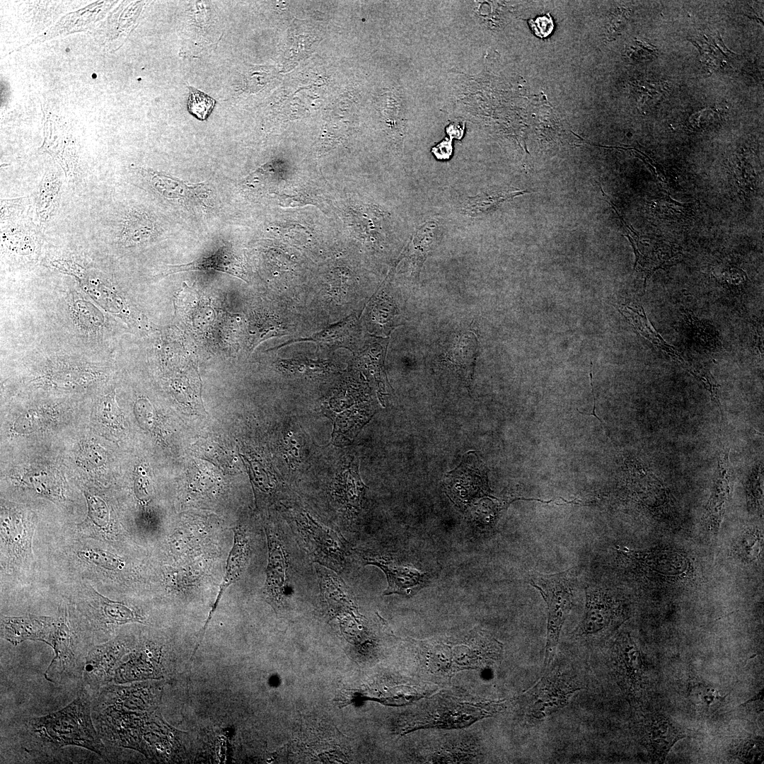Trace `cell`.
<instances>
[{
    "label": "cell",
    "mask_w": 764,
    "mask_h": 764,
    "mask_svg": "<svg viewBox=\"0 0 764 764\" xmlns=\"http://www.w3.org/2000/svg\"><path fill=\"white\" fill-rule=\"evenodd\" d=\"M82 692L62 710L27 721L24 738L28 750L48 754L75 745L105 756V746L92 723L89 695L84 688Z\"/></svg>",
    "instance_id": "cell-1"
},
{
    "label": "cell",
    "mask_w": 764,
    "mask_h": 764,
    "mask_svg": "<svg viewBox=\"0 0 764 764\" xmlns=\"http://www.w3.org/2000/svg\"><path fill=\"white\" fill-rule=\"evenodd\" d=\"M577 581L574 567L554 574H543L533 570L527 574L526 581L540 592L547 605V639L543 671L549 667L555 657L562 627L573 606Z\"/></svg>",
    "instance_id": "cell-2"
},
{
    "label": "cell",
    "mask_w": 764,
    "mask_h": 764,
    "mask_svg": "<svg viewBox=\"0 0 764 764\" xmlns=\"http://www.w3.org/2000/svg\"><path fill=\"white\" fill-rule=\"evenodd\" d=\"M294 519L311 559L334 571H342L349 548L344 538L306 511L296 512Z\"/></svg>",
    "instance_id": "cell-3"
},
{
    "label": "cell",
    "mask_w": 764,
    "mask_h": 764,
    "mask_svg": "<svg viewBox=\"0 0 764 764\" xmlns=\"http://www.w3.org/2000/svg\"><path fill=\"white\" fill-rule=\"evenodd\" d=\"M432 706L422 710L412 717V729L417 727H455L465 725L478 719L494 714L503 707L502 701L484 700L476 702L446 700L445 705L434 700Z\"/></svg>",
    "instance_id": "cell-4"
},
{
    "label": "cell",
    "mask_w": 764,
    "mask_h": 764,
    "mask_svg": "<svg viewBox=\"0 0 764 764\" xmlns=\"http://www.w3.org/2000/svg\"><path fill=\"white\" fill-rule=\"evenodd\" d=\"M585 595L584 616L576 634L581 638L591 639L601 635L613 625L618 606L612 596L601 588L589 586Z\"/></svg>",
    "instance_id": "cell-5"
},
{
    "label": "cell",
    "mask_w": 764,
    "mask_h": 764,
    "mask_svg": "<svg viewBox=\"0 0 764 764\" xmlns=\"http://www.w3.org/2000/svg\"><path fill=\"white\" fill-rule=\"evenodd\" d=\"M123 653V645L117 639L89 650L82 672L83 688L88 687L91 690H98L113 681L117 664Z\"/></svg>",
    "instance_id": "cell-6"
},
{
    "label": "cell",
    "mask_w": 764,
    "mask_h": 764,
    "mask_svg": "<svg viewBox=\"0 0 764 764\" xmlns=\"http://www.w3.org/2000/svg\"><path fill=\"white\" fill-rule=\"evenodd\" d=\"M247 530L241 525H238L234 530L233 543L230 550L225 569V574L219 586L216 598L209 613L208 617L201 630L199 639L195 647L192 656L200 645L208 625L216 611L221 598L226 589L236 582L244 572L250 554V540Z\"/></svg>",
    "instance_id": "cell-7"
},
{
    "label": "cell",
    "mask_w": 764,
    "mask_h": 764,
    "mask_svg": "<svg viewBox=\"0 0 764 764\" xmlns=\"http://www.w3.org/2000/svg\"><path fill=\"white\" fill-rule=\"evenodd\" d=\"M268 546V562L266 569L265 594L267 599L275 608L281 607L286 592V552L276 532L270 528L266 531Z\"/></svg>",
    "instance_id": "cell-8"
},
{
    "label": "cell",
    "mask_w": 764,
    "mask_h": 764,
    "mask_svg": "<svg viewBox=\"0 0 764 764\" xmlns=\"http://www.w3.org/2000/svg\"><path fill=\"white\" fill-rule=\"evenodd\" d=\"M55 627L54 620L47 617H5L1 620L2 637L13 644L26 639L49 644Z\"/></svg>",
    "instance_id": "cell-9"
},
{
    "label": "cell",
    "mask_w": 764,
    "mask_h": 764,
    "mask_svg": "<svg viewBox=\"0 0 764 764\" xmlns=\"http://www.w3.org/2000/svg\"><path fill=\"white\" fill-rule=\"evenodd\" d=\"M683 737L681 730L662 716H653L643 726V743L652 760L659 763L664 762L672 746Z\"/></svg>",
    "instance_id": "cell-10"
},
{
    "label": "cell",
    "mask_w": 764,
    "mask_h": 764,
    "mask_svg": "<svg viewBox=\"0 0 764 764\" xmlns=\"http://www.w3.org/2000/svg\"><path fill=\"white\" fill-rule=\"evenodd\" d=\"M615 666L620 680L632 690L641 686L643 664L641 653L628 633H622L614 647Z\"/></svg>",
    "instance_id": "cell-11"
},
{
    "label": "cell",
    "mask_w": 764,
    "mask_h": 764,
    "mask_svg": "<svg viewBox=\"0 0 764 764\" xmlns=\"http://www.w3.org/2000/svg\"><path fill=\"white\" fill-rule=\"evenodd\" d=\"M540 682L530 690L536 702L534 705L540 712H550L565 705L570 695L578 690L557 673L544 676Z\"/></svg>",
    "instance_id": "cell-12"
},
{
    "label": "cell",
    "mask_w": 764,
    "mask_h": 764,
    "mask_svg": "<svg viewBox=\"0 0 764 764\" xmlns=\"http://www.w3.org/2000/svg\"><path fill=\"white\" fill-rule=\"evenodd\" d=\"M363 558L366 565L377 566L385 573L388 585L384 595L407 593V590L419 585L424 578V574L413 568L399 565L386 559L369 557Z\"/></svg>",
    "instance_id": "cell-13"
},
{
    "label": "cell",
    "mask_w": 764,
    "mask_h": 764,
    "mask_svg": "<svg viewBox=\"0 0 764 764\" xmlns=\"http://www.w3.org/2000/svg\"><path fill=\"white\" fill-rule=\"evenodd\" d=\"M729 448H724L717 458V475L708 504L707 514L715 524L719 523L730 494V479L732 470L729 459Z\"/></svg>",
    "instance_id": "cell-14"
},
{
    "label": "cell",
    "mask_w": 764,
    "mask_h": 764,
    "mask_svg": "<svg viewBox=\"0 0 764 764\" xmlns=\"http://www.w3.org/2000/svg\"><path fill=\"white\" fill-rule=\"evenodd\" d=\"M526 193L530 192L527 190L514 189L481 193L466 198L462 210L464 214L470 216H481L494 211L504 202Z\"/></svg>",
    "instance_id": "cell-15"
},
{
    "label": "cell",
    "mask_w": 764,
    "mask_h": 764,
    "mask_svg": "<svg viewBox=\"0 0 764 764\" xmlns=\"http://www.w3.org/2000/svg\"><path fill=\"white\" fill-rule=\"evenodd\" d=\"M349 470L338 484L337 496L347 508L357 510L361 503L364 486L357 471Z\"/></svg>",
    "instance_id": "cell-16"
},
{
    "label": "cell",
    "mask_w": 764,
    "mask_h": 764,
    "mask_svg": "<svg viewBox=\"0 0 764 764\" xmlns=\"http://www.w3.org/2000/svg\"><path fill=\"white\" fill-rule=\"evenodd\" d=\"M476 338L471 335H463L447 354V359L469 376L476 354Z\"/></svg>",
    "instance_id": "cell-17"
},
{
    "label": "cell",
    "mask_w": 764,
    "mask_h": 764,
    "mask_svg": "<svg viewBox=\"0 0 764 764\" xmlns=\"http://www.w3.org/2000/svg\"><path fill=\"white\" fill-rule=\"evenodd\" d=\"M13 518L8 514L1 515V536L7 543L14 545L15 548L25 549L30 551V541L33 532L28 531L20 521L19 518Z\"/></svg>",
    "instance_id": "cell-18"
},
{
    "label": "cell",
    "mask_w": 764,
    "mask_h": 764,
    "mask_svg": "<svg viewBox=\"0 0 764 764\" xmlns=\"http://www.w3.org/2000/svg\"><path fill=\"white\" fill-rule=\"evenodd\" d=\"M101 610L108 624L122 625L133 622H141V618L129 607L122 603L108 599L98 594Z\"/></svg>",
    "instance_id": "cell-19"
},
{
    "label": "cell",
    "mask_w": 764,
    "mask_h": 764,
    "mask_svg": "<svg viewBox=\"0 0 764 764\" xmlns=\"http://www.w3.org/2000/svg\"><path fill=\"white\" fill-rule=\"evenodd\" d=\"M188 88V111L200 120H206L214 108L215 100L192 86Z\"/></svg>",
    "instance_id": "cell-20"
},
{
    "label": "cell",
    "mask_w": 764,
    "mask_h": 764,
    "mask_svg": "<svg viewBox=\"0 0 764 764\" xmlns=\"http://www.w3.org/2000/svg\"><path fill=\"white\" fill-rule=\"evenodd\" d=\"M88 516L93 525L98 529H106L110 523V512L105 502L96 496L86 494Z\"/></svg>",
    "instance_id": "cell-21"
},
{
    "label": "cell",
    "mask_w": 764,
    "mask_h": 764,
    "mask_svg": "<svg viewBox=\"0 0 764 764\" xmlns=\"http://www.w3.org/2000/svg\"><path fill=\"white\" fill-rule=\"evenodd\" d=\"M688 695L693 704L707 709L723 699L714 688L703 683L693 684Z\"/></svg>",
    "instance_id": "cell-22"
},
{
    "label": "cell",
    "mask_w": 764,
    "mask_h": 764,
    "mask_svg": "<svg viewBox=\"0 0 764 764\" xmlns=\"http://www.w3.org/2000/svg\"><path fill=\"white\" fill-rule=\"evenodd\" d=\"M81 557L93 564L108 570L122 567V561L110 552L97 548H87L81 552Z\"/></svg>",
    "instance_id": "cell-23"
},
{
    "label": "cell",
    "mask_w": 764,
    "mask_h": 764,
    "mask_svg": "<svg viewBox=\"0 0 764 764\" xmlns=\"http://www.w3.org/2000/svg\"><path fill=\"white\" fill-rule=\"evenodd\" d=\"M350 328V320L343 321L315 335L310 338V340L319 343H329V345H340L348 337Z\"/></svg>",
    "instance_id": "cell-24"
},
{
    "label": "cell",
    "mask_w": 764,
    "mask_h": 764,
    "mask_svg": "<svg viewBox=\"0 0 764 764\" xmlns=\"http://www.w3.org/2000/svg\"><path fill=\"white\" fill-rule=\"evenodd\" d=\"M739 758L745 763L761 762L763 757V743L760 740L748 739L738 747Z\"/></svg>",
    "instance_id": "cell-25"
},
{
    "label": "cell",
    "mask_w": 764,
    "mask_h": 764,
    "mask_svg": "<svg viewBox=\"0 0 764 764\" xmlns=\"http://www.w3.org/2000/svg\"><path fill=\"white\" fill-rule=\"evenodd\" d=\"M100 412L105 423L112 427L119 424L120 415L115 399L114 391L109 392L102 398Z\"/></svg>",
    "instance_id": "cell-26"
},
{
    "label": "cell",
    "mask_w": 764,
    "mask_h": 764,
    "mask_svg": "<svg viewBox=\"0 0 764 764\" xmlns=\"http://www.w3.org/2000/svg\"><path fill=\"white\" fill-rule=\"evenodd\" d=\"M528 23L534 34L540 38L548 37L554 28V23L549 13L529 18Z\"/></svg>",
    "instance_id": "cell-27"
},
{
    "label": "cell",
    "mask_w": 764,
    "mask_h": 764,
    "mask_svg": "<svg viewBox=\"0 0 764 764\" xmlns=\"http://www.w3.org/2000/svg\"><path fill=\"white\" fill-rule=\"evenodd\" d=\"M42 420V417L37 412H27L18 418L16 429H20L19 432H31L38 428Z\"/></svg>",
    "instance_id": "cell-28"
},
{
    "label": "cell",
    "mask_w": 764,
    "mask_h": 764,
    "mask_svg": "<svg viewBox=\"0 0 764 764\" xmlns=\"http://www.w3.org/2000/svg\"><path fill=\"white\" fill-rule=\"evenodd\" d=\"M85 461L89 465L96 467L100 466L105 461V453L100 446L91 445L88 446L82 456Z\"/></svg>",
    "instance_id": "cell-29"
},
{
    "label": "cell",
    "mask_w": 764,
    "mask_h": 764,
    "mask_svg": "<svg viewBox=\"0 0 764 764\" xmlns=\"http://www.w3.org/2000/svg\"><path fill=\"white\" fill-rule=\"evenodd\" d=\"M135 492L140 499H148L151 494V487L146 475H139L135 483Z\"/></svg>",
    "instance_id": "cell-30"
},
{
    "label": "cell",
    "mask_w": 764,
    "mask_h": 764,
    "mask_svg": "<svg viewBox=\"0 0 764 764\" xmlns=\"http://www.w3.org/2000/svg\"><path fill=\"white\" fill-rule=\"evenodd\" d=\"M137 413L138 414V417L140 418L139 419L144 418L141 422L144 424L146 427L151 428L153 424L154 415L152 409L151 407H147L146 405H144V404L139 403L137 407Z\"/></svg>",
    "instance_id": "cell-31"
},
{
    "label": "cell",
    "mask_w": 764,
    "mask_h": 764,
    "mask_svg": "<svg viewBox=\"0 0 764 764\" xmlns=\"http://www.w3.org/2000/svg\"><path fill=\"white\" fill-rule=\"evenodd\" d=\"M92 78H93V79H95V78H96V74H93V75H92Z\"/></svg>",
    "instance_id": "cell-32"
}]
</instances>
